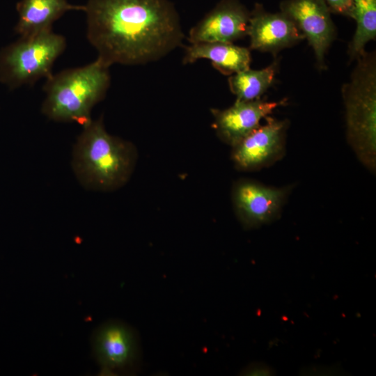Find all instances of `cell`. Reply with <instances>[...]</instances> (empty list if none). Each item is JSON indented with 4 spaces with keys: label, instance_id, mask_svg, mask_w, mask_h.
<instances>
[{
    "label": "cell",
    "instance_id": "1",
    "mask_svg": "<svg viewBox=\"0 0 376 376\" xmlns=\"http://www.w3.org/2000/svg\"><path fill=\"white\" fill-rule=\"evenodd\" d=\"M86 36L107 65L157 61L185 36L169 0H88Z\"/></svg>",
    "mask_w": 376,
    "mask_h": 376
},
{
    "label": "cell",
    "instance_id": "2",
    "mask_svg": "<svg viewBox=\"0 0 376 376\" xmlns=\"http://www.w3.org/2000/svg\"><path fill=\"white\" fill-rule=\"evenodd\" d=\"M136 157L133 145L110 135L100 118L84 126L75 147L73 167L85 186L110 190L127 182Z\"/></svg>",
    "mask_w": 376,
    "mask_h": 376
},
{
    "label": "cell",
    "instance_id": "3",
    "mask_svg": "<svg viewBox=\"0 0 376 376\" xmlns=\"http://www.w3.org/2000/svg\"><path fill=\"white\" fill-rule=\"evenodd\" d=\"M109 66L98 58L82 67L67 69L46 79L42 112L58 122L90 123L92 108L105 96Z\"/></svg>",
    "mask_w": 376,
    "mask_h": 376
},
{
    "label": "cell",
    "instance_id": "4",
    "mask_svg": "<svg viewBox=\"0 0 376 376\" xmlns=\"http://www.w3.org/2000/svg\"><path fill=\"white\" fill-rule=\"evenodd\" d=\"M374 52L358 58L350 80L342 89L345 106L347 134L361 162L375 168L376 59Z\"/></svg>",
    "mask_w": 376,
    "mask_h": 376
},
{
    "label": "cell",
    "instance_id": "5",
    "mask_svg": "<svg viewBox=\"0 0 376 376\" xmlns=\"http://www.w3.org/2000/svg\"><path fill=\"white\" fill-rule=\"evenodd\" d=\"M65 47V37L52 30L21 37L0 54L1 81L15 88L48 78L54 61Z\"/></svg>",
    "mask_w": 376,
    "mask_h": 376
},
{
    "label": "cell",
    "instance_id": "6",
    "mask_svg": "<svg viewBox=\"0 0 376 376\" xmlns=\"http://www.w3.org/2000/svg\"><path fill=\"white\" fill-rule=\"evenodd\" d=\"M93 352L102 368L111 373H127L139 362L138 335L130 326L118 320L101 324L92 338Z\"/></svg>",
    "mask_w": 376,
    "mask_h": 376
},
{
    "label": "cell",
    "instance_id": "7",
    "mask_svg": "<svg viewBox=\"0 0 376 376\" xmlns=\"http://www.w3.org/2000/svg\"><path fill=\"white\" fill-rule=\"evenodd\" d=\"M281 12L290 17L312 47L317 65L324 68V55L336 37L331 12L323 0H284Z\"/></svg>",
    "mask_w": 376,
    "mask_h": 376
},
{
    "label": "cell",
    "instance_id": "8",
    "mask_svg": "<svg viewBox=\"0 0 376 376\" xmlns=\"http://www.w3.org/2000/svg\"><path fill=\"white\" fill-rule=\"evenodd\" d=\"M250 12L238 0H221L193 26L191 44L233 42L247 36Z\"/></svg>",
    "mask_w": 376,
    "mask_h": 376
},
{
    "label": "cell",
    "instance_id": "9",
    "mask_svg": "<svg viewBox=\"0 0 376 376\" xmlns=\"http://www.w3.org/2000/svg\"><path fill=\"white\" fill-rule=\"evenodd\" d=\"M247 36L250 38V49L272 53L291 47L305 38L286 15L282 12H267L258 3L250 12Z\"/></svg>",
    "mask_w": 376,
    "mask_h": 376
},
{
    "label": "cell",
    "instance_id": "10",
    "mask_svg": "<svg viewBox=\"0 0 376 376\" xmlns=\"http://www.w3.org/2000/svg\"><path fill=\"white\" fill-rule=\"evenodd\" d=\"M284 103V100L279 102L260 99L236 100L233 105L226 109L211 110L214 119L213 125L219 136L233 147L258 127L263 118H267Z\"/></svg>",
    "mask_w": 376,
    "mask_h": 376
},
{
    "label": "cell",
    "instance_id": "11",
    "mask_svg": "<svg viewBox=\"0 0 376 376\" xmlns=\"http://www.w3.org/2000/svg\"><path fill=\"white\" fill-rule=\"evenodd\" d=\"M285 192L249 180L237 182L233 193L237 214L247 228L266 223L278 213Z\"/></svg>",
    "mask_w": 376,
    "mask_h": 376
},
{
    "label": "cell",
    "instance_id": "12",
    "mask_svg": "<svg viewBox=\"0 0 376 376\" xmlns=\"http://www.w3.org/2000/svg\"><path fill=\"white\" fill-rule=\"evenodd\" d=\"M285 128V121L268 118L266 124L233 147L235 166L242 170L255 169L272 159L282 149Z\"/></svg>",
    "mask_w": 376,
    "mask_h": 376
},
{
    "label": "cell",
    "instance_id": "13",
    "mask_svg": "<svg viewBox=\"0 0 376 376\" xmlns=\"http://www.w3.org/2000/svg\"><path fill=\"white\" fill-rule=\"evenodd\" d=\"M18 22L15 31L26 37L52 30V24L70 10H85L84 6L67 0H21L17 4Z\"/></svg>",
    "mask_w": 376,
    "mask_h": 376
},
{
    "label": "cell",
    "instance_id": "14",
    "mask_svg": "<svg viewBox=\"0 0 376 376\" xmlns=\"http://www.w3.org/2000/svg\"><path fill=\"white\" fill-rule=\"evenodd\" d=\"M211 61L216 70L225 75H232L249 68L250 50L232 42L194 43L186 47L183 64H190L199 59Z\"/></svg>",
    "mask_w": 376,
    "mask_h": 376
},
{
    "label": "cell",
    "instance_id": "15",
    "mask_svg": "<svg viewBox=\"0 0 376 376\" xmlns=\"http://www.w3.org/2000/svg\"><path fill=\"white\" fill-rule=\"evenodd\" d=\"M277 67L278 63L274 62L260 70L248 68L230 75L228 85L231 92L236 96V100L260 99L273 84Z\"/></svg>",
    "mask_w": 376,
    "mask_h": 376
},
{
    "label": "cell",
    "instance_id": "16",
    "mask_svg": "<svg viewBox=\"0 0 376 376\" xmlns=\"http://www.w3.org/2000/svg\"><path fill=\"white\" fill-rule=\"evenodd\" d=\"M350 17L356 21L357 29L348 47L351 61L358 58L366 45L376 38V0H352Z\"/></svg>",
    "mask_w": 376,
    "mask_h": 376
},
{
    "label": "cell",
    "instance_id": "17",
    "mask_svg": "<svg viewBox=\"0 0 376 376\" xmlns=\"http://www.w3.org/2000/svg\"><path fill=\"white\" fill-rule=\"evenodd\" d=\"M331 13L350 17L352 0H323Z\"/></svg>",
    "mask_w": 376,
    "mask_h": 376
}]
</instances>
